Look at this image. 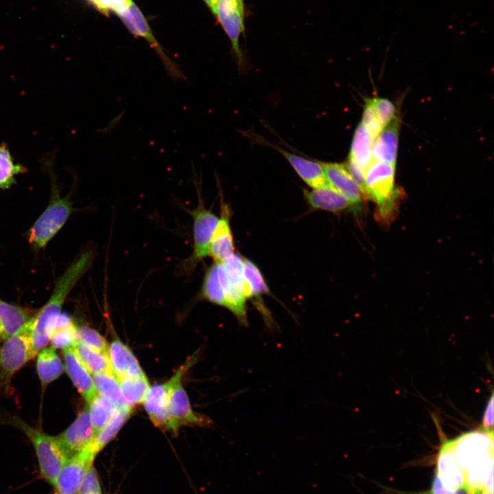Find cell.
<instances>
[{
    "label": "cell",
    "instance_id": "cell-1",
    "mask_svg": "<svg viewBox=\"0 0 494 494\" xmlns=\"http://www.w3.org/2000/svg\"><path fill=\"white\" fill-rule=\"evenodd\" d=\"M93 259L92 252L82 253L58 279L48 301L37 310L32 319L31 330L32 352L34 357L49 342L50 325L61 314L67 295L89 270Z\"/></svg>",
    "mask_w": 494,
    "mask_h": 494
},
{
    "label": "cell",
    "instance_id": "cell-2",
    "mask_svg": "<svg viewBox=\"0 0 494 494\" xmlns=\"http://www.w3.org/2000/svg\"><path fill=\"white\" fill-rule=\"evenodd\" d=\"M4 422L19 430L27 437L35 451L40 477L53 486L68 459L56 437L32 427L16 416H7Z\"/></svg>",
    "mask_w": 494,
    "mask_h": 494
},
{
    "label": "cell",
    "instance_id": "cell-3",
    "mask_svg": "<svg viewBox=\"0 0 494 494\" xmlns=\"http://www.w3.org/2000/svg\"><path fill=\"white\" fill-rule=\"evenodd\" d=\"M72 204L60 196L53 181L49 204L29 230L28 241L37 250L43 248L64 226L72 213Z\"/></svg>",
    "mask_w": 494,
    "mask_h": 494
},
{
    "label": "cell",
    "instance_id": "cell-4",
    "mask_svg": "<svg viewBox=\"0 0 494 494\" xmlns=\"http://www.w3.org/2000/svg\"><path fill=\"white\" fill-rule=\"evenodd\" d=\"M32 320L19 332L3 341L0 348V390L8 393L12 379L19 369L34 358L32 352Z\"/></svg>",
    "mask_w": 494,
    "mask_h": 494
},
{
    "label": "cell",
    "instance_id": "cell-5",
    "mask_svg": "<svg viewBox=\"0 0 494 494\" xmlns=\"http://www.w3.org/2000/svg\"><path fill=\"white\" fill-rule=\"evenodd\" d=\"M395 165L373 160L365 173V194L376 202L380 214L388 215L394 209L397 198L395 185Z\"/></svg>",
    "mask_w": 494,
    "mask_h": 494
},
{
    "label": "cell",
    "instance_id": "cell-6",
    "mask_svg": "<svg viewBox=\"0 0 494 494\" xmlns=\"http://www.w3.org/2000/svg\"><path fill=\"white\" fill-rule=\"evenodd\" d=\"M196 187L198 193V204L192 210L186 209L193 220V251L182 264L183 269L189 272L209 256L211 239L218 220L211 210L205 207L200 191Z\"/></svg>",
    "mask_w": 494,
    "mask_h": 494
},
{
    "label": "cell",
    "instance_id": "cell-7",
    "mask_svg": "<svg viewBox=\"0 0 494 494\" xmlns=\"http://www.w3.org/2000/svg\"><path fill=\"white\" fill-rule=\"evenodd\" d=\"M463 473L484 455L493 451V431L482 428L464 433L443 444Z\"/></svg>",
    "mask_w": 494,
    "mask_h": 494
},
{
    "label": "cell",
    "instance_id": "cell-8",
    "mask_svg": "<svg viewBox=\"0 0 494 494\" xmlns=\"http://www.w3.org/2000/svg\"><path fill=\"white\" fill-rule=\"evenodd\" d=\"M118 16L132 34L144 38L160 58L166 72L172 80L188 81L180 66L165 52L154 37L144 15L132 1Z\"/></svg>",
    "mask_w": 494,
    "mask_h": 494
},
{
    "label": "cell",
    "instance_id": "cell-9",
    "mask_svg": "<svg viewBox=\"0 0 494 494\" xmlns=\"http://www.w3.org/2000/svg\"><path fill=\"white\" fill-rule=\"evenodd\" d=\"M182 378L174 384L169 394L166 406L167 431L177 433L183 425L204 427L209 425V419L196 413L191 408L187 394L184 389Z\"/></svg>",
    "mask_w": 494,
    "mask_h": 494
},
{
    "label": "cell",
    "instance_id": "cell-10",
    "mask_svg": "<svg viewBox=\"0 0 494 494\" xmlns=\"http://www.w3.org/2000/svg\"><path fill=\"white\" fill-rule=\"evenodd\" d=\"M197 359L198 356L194 354L177 369L168 381L163 384L150 386L143 403L146 412L155 425L165 430H167L166 406L170 390L176 381L179 378H183L188 370L196 363Z\"/></svg>",
    "mask_w": 494,
    "mask_h": 494
},
{
    "label": "cell",
    "instance_id": "cell-11",
    "mask_svg": "<svg viewBox=\"0 0 494 494\" xmlns=\"http://www.w3.org/2000/svg\"><path fill=\"white\" fill-rule=\"evenodd\" d=\"M97 455L89 444L68 458L53 484L56 494H77L86 471L93 464Z\"/></svg>",
    "mask_w": 494,
    "mask_h": 494
},
{
    "label": "cell",
    "instance_id": "cell-12",
    "mask_svg": "<svg viewBox=\"0 0 494 494\" xmlns=\"http://www.w3.org/2000/svg\"><path fill=\"white\" fill-rule=\"evenodd\" d=\"M236 0H217L214 15L229 38L239 67L245 62L239 38L245 32L244 16Z\"/></svg>",
    "mask_w": 494,
    "mask_h": 494
},
{
    "label": "cell",
    "instance_id": "cell-13",
    "mask_svg": "<svg viewBox=\"0 0 494 494\" xmlns=\"http://www.w3.org/2000/svg\"><path fill=\"white\" fill-rule=\"evenodd\" d=\"M96 433L91 425L88 405L78 414L75 421L56 438L66 456L78 454L94 439Z\"/></svg>",
    "mask_w": 494,
    "mask_h": 494
},
{
    "label": "cell",
    "instance_id": "cell-14",
    "mask_svg": "<svg viewBox=\"0 0 494 494\" xmlns=\"http://www.w3.org/2000/svg\"><path fill=\"white\" fill-rule=\"evenodd\" d=\"M321 163L328 183L349 201L352 209L360 210L363 194L344 164Z\"/></svg>",
    "mask_w": 494,
    "mask_h": 494
},
{
    "label": "cell",
    "instance_id": "cell-15",
    "mask_svg": "<svg viewBox=\"0 0 494 494\" xmlns=\"http://www.w3.org/2000/svg\"><path fill=\"white\" fill-rule=\"evenodd\" d=\"M234 241L231 227V209L221 198L220 216L211 239L209 256L216 263H222L235 252Z\"/></svg>",
    "mask_w": 494,
    "mask_h": 494
},
{
    "label": "cell",
    "instance_id": "cell-16",
    "mask_svg": "<svg viewBox=\"0 0 494 494\" xmlns=\"http://www.w3.org/2000/svg\"><path fill=\"white\" fill-rule=\"evenodd\" d=\"M64 367L73 384L87 403L97 395L91 374L81 363L72 347L62 349Z\"/></svg>",
    "mask_w": 494,
    "mask_h": 494
},
{
    "label": "cell",
    "instance_id": "cell-17",
    "mask_svg": "<svg viewBox=\"0 0 494 494\" xmlns=\"http://www.w3.org/2000/svg\"><path fill=\"white\" fill-rule=\"evenodd\" d=\"M268 145L279 152L287 160L299 177L308 186L316 189L329 185L320 162L292 154L270 143Z\"/></svg>",
    "mask_w": 494,
    "mask_h": 494
},
{
    "label": "cell",
    "instance_id": "cell-18",
    "mask_svg": "<svg viewBox=\"0 0 494 494\" xmlns=\"http://www.w3.org/2000/svg\"><path fill=\"white\" fill-rule=\"evenodd\" d=\"M36 312L0 300V341H5L22 330Z\"/></svg>",
    "mask_w": 494,
    "mask_h": 494
},
{
    "label": "cell",
    "instance_id": "cell-19",
    "mask_svg": "<svg viewBox=\"0 0 494 494\" xmlns=\"http://www.w3.org/2000/svg\"><path fill=\"white\" fill-rule=\"evenodd\" d=\"M108 356L117 379L126 375H145L131 349L121 340L116 339L110 344Z\"/></svg>",
    "mask_w": 494,
    "mask_h": 494
},
{
    "label": "cell",
    "instance_id": "cell-20",
    "mask_svg": "<svg viewBox=\"0 0 494 494\" xmlns=\"http://www.w3.org/2000/svg\"><path fill=\"white\" fill-rule=\"evenodd\" d=\"M304 197L308 205L314 210L340 213L351 209L349 201L330 185L323 187L305 189Z\"/></svg>",
    "mask_w": 494,
    "mask_h": 494
},
{
    "label": "cell",
    "instance_id": "cell-21",
    "mask_svg": "<svg viewBox=\"0 0 494 494\" xmlns=\"http://www.w3.org/2000/svg\"><path fill=\"white\" fill-rule=\"evenodd\" d=\"M399 124L395 118L375 138L372 147L375 161L395 165L397 155Z\"/></svg>",
    "mask_w": 494,
    "mask_h": 494
},
{
    "label": "cell",
    "instance_id": "cell-22",
    "mask_svg": "<svg viewBox=\"0 0 494 494\" xmlns=\"http://www.w3.org/2000/svg\"><path fill=\"white\" fill-rule=\"evenodd\" d=\"M436 477L449 490L456 491L464 487L463 473L455 463L449 450L443 445L436 462Z\"/></svg>",
    "mask_w": 494,
    "mask_h": 494
},
{
    "label": "cell",
    "instance_id": "cell-23",
    "mask_svg": "<svg viewBox=\"0 0 494 494\" xmlns=\"http://www.w3.org/2000/svg\"><path fill=\"white\" fill-rule=\"evenodd\" d=\"M374 139L364 125L360 123L355 132L349 161H351L364 174L373 161L372 147Z\"/></svg>",
    "mask_w": 494,
    "mask_h": 494
},
{
    "label": "cell",
    "instance_id": "cell-24",
    "mask_svg": "<svg viewBox=\"0 0 494 494\" xmlns=\"http://www.w3.org/2000/svg\"><path fill=\"white\" fill-rule=\"evenodd\" d=\"M64 370V364L52 346H46L37 354L36 370L43 389L57 379Z\"/></svg>",
    "mask_w": 494,
    "mask_h": 494
},
{
    "label": "cell",
    "instance_id": "cell-25",
    "mask_svg": "<svg viewBox=\"0 0 494 494\" xmlns=\"http://www.w3.org/2000/svg\"><path fill=\"white\" fill-rule=\"evenodd\" d=\"M218 274L226 303L225 308L236 317L240 325L247 326L246 298L244 294L229 283L220 263H218Z\"/></svg>",
    "mask_w": 494,
    "mask_h": 494
},
{
    "label": "cell",
    "instance_id": "cell-26",
    "mask_svg": "<svg viewBox=\"0 0 494 494\" xmlns=\"http://www.w3.org/2000/svg\"><path fill=\"white\" fill-rule=\"evenodd\" d=\"M51 346L56 349L72 347L77 339V325L67 314L61 313L49 329Z\"/></svg>",
    "mask_w": 494,
    "mask_h": 494
},
{
    "label": "cell",
    "instance_id": "cell-27",
    "mask_svg": "<svg viewBox=\"0 0 494 494\" xmlns=\"http://www.w3.org/2000/svg\"><path fill=\"white\" fill-rule=\"evenodd\" d=\"M72 349L79 360L92 375L104 373L114 374L107 353L92 349L78 340Z\"/></svg>",
    "mask_w": 494,
    "mask_h": 494
},
{
    "label": "cell",
    "instance_id": "cell-28",
    "mask_svg": "<svg viewBox=\"0 0 494 494\" xmlns=\"http://www.w3.org/2000/svg\"><path fill=\"white\" fill-rule=\"evenodd\" d=\"M132 412V408L129 406L118 408L108 423L96 434L90 445L97 454L116 436Z\"/></svg>",
    "mask_w": 494,
    "mask_h": 494
},
{
    "label": "cell",
    "instance_id": "cell-29",
    "mask_svg": "<svg viewBox=\"0 0 494 494\" xmlns=\"http://www.w3.org/2000/svg\"><path fill=\"white\" fill-rule=\"evenodd\" d=\"M121 396L126 404L133 408L143 403L150 388L145 375L124 376L118 379Z\"/></svg>",
    "mask_w": 494,
    "mask_h": 494
},
{
    "label": "cell",
    "instance_id": "cell-30",
    "mask_svg": "<svg viewBox=\"0 0 494 494\" xmlns=\"http://www.w3.org/2000/svg\"><path fill=\"white\" fill-rule=\"evenodd\" d=\"M244 284L246 298L257 299L270 292L261 270L255 263L247 258H244Z\"/></svg>",
    "mask_w": 494,
    "mask_h": 494
},
{
    "label": "cell",
    "instance_id": "cell-31",
    "mask_svg": "<svg viewBox=\"0 0 494 494\" xmlns=\"http://www.w3.org/2000/svg\"><path fill=\"white\" fill-rule=\"evenodd\" d=\"M200 297L208 302L225 307L222 287L218 274V263L214 262L207 269L203 277Z\"/></svg>",
    "mask_w": 494,
    "mask_h": 494
},
{
    "label": "cell",
    "instance_id": "cell-32",
    "mask_svg": "<svg viewBox=\"0 0 494 494\" xmlns=\"http://www.w3.org/2000/svg\"><path fill=\"white\" fill-rule=\"evenodd\" d=\"M27 171V168L14 161L5 143L0 142V191L10 188L16 183V178Z\"/></svg>",
    "mask_w": 494,
    "mask_h": 494
},
{
    "label": "cell",
    "instance_id": "cell-33",
    "mask_svg": "<svg viewBox=\"0 0 494 494\" xmlns=\"http://www.w3.org/2000/svg\"><path fill=\"white\" fill-rule=\"evenodd\" d=\"M88 408L90 421L96 434L108 423L118 409L113 402L98 394L88 403Z\"/></svg>",
    "mask_w": 494,
    "mask_h": 494
},
{
    "label": "cell",
    "instance_id": "cell-34",
    "mask_svg": "<svg viewBox=\"0 0 494 494\" xmlns=\"http://www.w3.org/2000/svg\"><path fill=\"white\" fill-rule=\"evenodd\" d=\"M92 377L98 395L110 400L118 408L128 406L123 399L119 381L114 374L97 373Z\"/></svg>",
    "mask_w": 494,
    "mask_h": 494
},
{
    "label": "cell",
    "instance_id": "cell-35",
    "mask_svg": "<svg viewBox=\"0 0 494 494\" xmlns=\"http://www.w3.org/2000/svg\"><path fill=\"white\" fill-rule=\"evenodd\" d=\"M220 263L229 283L244 294V258L233 252Z\"/></svg>",
    "mask_w": 494,
    "mask_h": 494
},
{
    "label": "cell",
    "instance_id": "cell-36",
    "mask_svg": "<svg viewBox=\"0 0 494 494\" xmlns=\"http://www.w3.org/2000/svg\"><path fill=\"white\" fill-rule=\"evenodd\" d=\"M77 339L92 349L108 354V345L106 339L89 326L77 327Z\"/></svg>",
    "mask_w": 494,
    "mask_h": 494
},
{
    "label": "cell",
    "instance_id": "cell-37",
    "mask_svg": "<svg viewBox=\"0 0 494 494\" xmlns=\"http://www.w3.org/2000/svg\"><path fill=\"white\" fill-rule=\"evenodd\" d=\"M361 123L374 139L384 128L370 99L366 100L363 112L362 121Z\"/></svg>",
    "mask_w": 494,
    "mask_h": 494
},
{
    "label": "cell",
    "instance_id": "cell-38",
    "mask_svg": "<svg viewBox=\"0 0 494 494\" xmlns=\"http://www.w3.org/2000/svg\"><path fill=\"white\" fill-rule=\"evenodd\" d=\"M77 494H102L98 474L93 464L86 471Z\"/></svg>",
    "mask_w": 494,
    "mask_h": 494
},
{
    "label": "cell",
    "instance_id": "cell-39",
    "mask_svg": "<svg viewBox=\"0 0 494 494\" xmlns=\"http://www.w3.org/2000/svg\"><path fill=\"white\" fill-rule=\"evenodd\" d=\"M99 12L108 16L111 12L119 14L126 9L132 0H88Z\"/></svg>",
    "mask_w": 494,
    "mask_h": 494
},
{
    "label": "cell",
    "instance_id": "cell-40",
    "mask_svg": "<svg viewBox=\"0 0 494 494\" xmlns=\"http://www.w3.org/2000/svg\"><path fill=\"white\" fill-rule=\"evenodd\" d=\"M370 100L384 127L396 118V108L391 101L381 97L372 98Z\"/></svg>",
    "mask_w": 494,
    "mask_h": 494
},
{
    "label": "cell",
    "instance_id": "cell-41",
    "mask_svg": "<svg viewBox=\"0 0 494 494\" xmlns=\"http://www.w3.org/2000/svg\"><path fill=\"white\" fill-rule=\"evenodd\" d=\"M493 396L491 395L486 405L482 420V429L493 430Z\"/></svg>",
    "mask_w": 494,
    "mask_h": 494
},
{
    "label": "cell",
    "instance_id": "cell-42",
    "mask_svg": "<svg viewBox=\"0 0 494 494\" xmlns=\"http://www.w3.org/2000/svg\"><path fill=\"white\" fill-rule=\"evenodd\" d=\"M425 494H457V490L451 491L447 489L442 484L436 475H435L430 491Z\"/></svg>",
    "mask_w": 494,
    "mask_h": 494
},
{
    "label": "cell",
    "instance_id": "cell-43",
    "mask_svg": "<svg viewBox=\"0 0 494 494\" xmlns=\"http://www.w3.org/2000/svg\"><path fill=\"white\" fill-rule=\"evenodd\" d=\"M210 10L214 14L217 0H203Z\"/></svg>",
    "mask_w": 494,
    "mask_h": 494
},
{
    "label": "cell",
    "instance_id": "cell-44",
    "mask_svg": "<svg viewBox=\"0 0 494 494\" xmlns=\"http://www.w3.org/2000/svg\"><path fill=\"white\" fill-rule=\"evenodd\" d=\"M236 1L237 2L242 11L245 13L244 0H236Z\"/></svg>",
    "mask_w": 494,
    "mask_h": 494
},
{
    "label": "cell",
    "instance_id": "cell-45",
    "mask_svg": "<svg viewBox=\"0 0 494 494\" xmlns=\"http://www.w3.org/2000/svg\"><path fill=\"white\" fill-rule=\"evenodd\" d=\"M480 494H493V493H486V492H482Z\"/></svg>",
    "mask_w": 494,
    "mask_h": 494
}]
</instances>
